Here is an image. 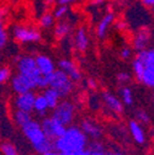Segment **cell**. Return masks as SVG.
<instances>
[{
  "label": "cell",
  "instance_id": "6da1fadb",
  "mask_svg": "<svg viewBox=\"0 0 154 155\" xmlns=\"http://www.w3.org/2000/svg\"><path fill=\"white\" fill-rule=\"evenodd\" d=\"M89 145V138L85 133L80 129V127L69 126L63 137L54 140V150L59 151L61 154L68 153H79L86 149Z\"/></svg>",
  "mask_w": 154,
  "mask_h": 155
},
{
  "label": "cell",
  "instance_id": "7a4b0ae2",
  "mask_svg": "<svg viewBox=\"0 0 154 155\" xmlns=\"http://www.w3.org/2000/svg\"><path fill=\"white\" fill-rule=\"evenodd\" d=\"M21 132L37 154L42 155L54 149V143L46 137V134L41 128V123L38 121L31 120L27 124L21 128Z\"/></svg>",
  "mask_w": 154,
  "mask_h": 155
},
{
  "label": "cell",
  "instance_id": "3957f363",
  "mask_svg": "<svg viewBox=\"0 0 154 155\" xmlns=\"http://www.w3.org/2000/svg\"><path fill=\"white\" fill-rule=\"evenodd\" d=\"M16 71L17 74H21L31 80V83L35 85V87H38L42 75L40 73L36 64V59L35 57L31 54H25V55H20L16 59Z\"/></svg>",
  "mask_w": 154,
  "mask_h": 155
},
{
  "label": "cell",
  "instance_id": "277c9868",
  "mask_svg": "<svg viewBox=\"0 0 154 155\" xmlns=\"http://www.w3.org/2000/svg\"><path fill=\"white\" fill-rule=\"evenodd\" d=\"M74 81L62 70L57 69L49 75V87L59 94L61 99H65L74 91Z\"/></svg>",
  "mask_w": 154,
  "mask_h": 155
},
{
  "label": "cell",
  "instance_id": "5b68a950",
  "mask_svg": "<svg viewBox=\"0 0 154 155\" xmlns=\"http://www.w3.org/2000/svg\"><path fill=\"white\" fill-rule=\"evenodd\" d=\"M134 58L144 63V71L141 83L149 89H154V48L136 52Z\"/></svg>",
  "mask_w": 154,
  "mask_h": 155
},
{
  "label": "cell",
  "instance_id": "8992f818",
  "mask_svg": "<svg viewBox=\"0 0 154 155\" xmlns=\"http://www.w3.org/2000/svg\"><path fill=\"white\" fill-rule=\"evenodd\" d=\"M12 37L17 43L28 45V43H37L42 40L41 31L27 25H16L12 28Z\"/></svg>",
  "mask_w": 154,
  "mask_h": 155
},
{
  "label": "cell",
  "instance_id": "52a82bcc",
  "mask_svg": "<svg viewBox=\"0 0 154 155\" xmlns=\"http://www.w3.org/2000/svg\"><path fill=\"white\" fill-rule=\"evenodd\" d=\"M51 117L65 127L72 126L75 117V105L69 100H61L58 106L52 110Z\"/></svg>",
  "mask_w": 154,
  "mask_h": 155
},
{
  "label": "cell",
  "instance_id": "ba28073f",
  "mask_svg": "<svg viewBox=\"0 0 154 155\" xmlns=\"http://www.w3.org/2000/svg\"><path fill=\"white\" fill-rule=\"evenodd\" d=\"M40 123H41V128H42L43 133L46 134V137L49 140H52L53 143H54V140H57L58 138L63 137L65 130H67L65 126H63L58 121H55L54 118H52L51 116H49V117L42 118V121Z\"/></svg>",
  "mask_w": 154,
  "mask_h": 155
},
{
  "label": "cell",
  "instance_id": "9c48e42d",
  "mask_svg": "<svg viewBox=\"0 0 154 155\" xmlns=\"http://www.w3.org/2000/svg\"><path fill=\"white\" fill-rule=\"evenodd\" d=\"M10 86L11 90L15 92V95H21V94H26L30 91H33L36 87L35 85L31 83V80L28 78L21 75V74H15L11 76L10 79Z\"/></svg>",
  "mask_w": 154,
  "mask_h": 155
},
{
  "label": "cell",
  "instance_id": "30bf717a",
  "mask_svg": "<svg viewBox=\"0 0 154 155\" xmlns=\"http://www.w3.org/2000/svg\"><path fill=\"white\" fill-rule=\"evenodd\" d=\"M150 40H152V31L148 27H141L132 40V48L136 52L144 51L149 47Z\"/></svg>",
  "mask_w": 154,
  "mask_h": 155
},
{
  "label": "cell",
  "instance_id": "8fae6325",
  "mask_svg": "<svg viewBox=\"0 0 154 155\" xmlns=\"http://www.w3.org/2000/svg\"><path fill=\"white\" fill-rule=\"evenodd\" d=\"M57 67H58L59 70L64 71L74 83L82 80L83 74H82L79 67L76 65L73 61L67 59V58H61V59L58 61V63H57Z\"/></svg>",
  "mask_w": 154,
  "mask_h": 155
},
{
  "label": "cell",
  "instance_id": "7c38bea8",
  "mask_svg": "<svg viewBox=\"0 0 154 155\" xmlns=\"http://www.w3.org/2000/svg\"><path fill=\"white\" fill-rule=\"evenodd\" d=\"M35 99H36V94L33 91L21 94V95H16L14 99V107H15V110H20V111L32 113Z\"/></svg>",
  "mask_w": 154,
  "mask_h": 155
},
{
  "label": "cell",
  "instance_id": "4fadbf2b",
  "mask_svg": "<svg viewBox=\"0 0 154 155\" xmlns=\"http://www.w3.org/2000/svg\"><path fill=\"white\" fill-rule=\"evenodd\" d=\"M37 68L42 76H49L57 70V65L53 59L47 54H36L35 55Z\"/></svg>",
  "mask_w": 154,
  "mask_h": 155
},
{
  "label": "cell",
  "instance_id": "5bb4252c",
  "mask_svg": "<svg viewBox=\"0 0 154 155\" xmlns=\"http://www.w3.org/2000/svg\"><path fill=\"white\" fill-rule=\"evenodd\" d=\"M73 43L76 51H79L82 53L88 51L89 45H90V37H89V32L86 27L80 26L76 28V31L74 32V37H73Z\"/></svg>",
  "mask_w": 154,
  "mask_h": 155
},
{
  "label": "cell",
  "instance_id": "9a60e30c",
  "mask_svg": "<svg viewBox=\"0 0 154 155\" xmlns=\"http://www.w3.org/2000/svg\"><path fill=\"white\" fill-rule=\"evenodd\" d=\"M79 127L85 133L86 137L92 139V140H100L102 137V128L100 127V124H98L91 120H88V118L83 120L80 122Z\"/></svg>",
  "mask_w": 154,
  "mask_h": 155
},
{
  "label": "cell",
  "instance_id": "2e32d148",
  "mask_svg": "<svg viewBox=\"0 0 154 155\" xmlns=\"http://www.w3.org/2000/svg\"><path fill=\"white\" fill-rule=\"evenodd\" d=\"M115 24V14L113 12H106L98 22L95 28V33L96 37L100 38V40H104V38L107 36L110 28L112 27V25Z\"/></svg>",
  "mask_w": 154,
  "mask_h": 155
},
{
  "label": "cell",
  "instance_id": "e0dca14e",
  "mask_svg": "<svg viewBox=\"0 0 154 155\" xmlns=\"http://www.w3.org/2000/svg\"><path fill=\"white\" fill-rule=\"evenodd\" d=\"M102 101L105 104V106L113 113L116 114H121L123 113L125 106L123 102L121 101V99H119L116 95L110 92V91H104L102 92Z\"/></svg>",
  "mask_w": 154,
  "mask_h": 155
},
{
  "label": "cell",
  "instance_id": "ac0fdd59",
  "mask_svg": "<svg viewBox=\"0 0 154 155\" xmlns=\"http://www.w3.org/2000/svg\"><path fill=\"white\" fill-rule=\"evenodd\" d=\"M128 130H129V134L131 137L133 138V140L136 142L137 144H144L146 140H147V137H146V132L142 127L141 123H138L136 120H131L128 122Z\"/></svg>",
  "mask_w": 154,
  "mask_h": 155
},
{
  "label": "cell",
  "instance_id": "d6986e66",
  "mask_svg": "<svg viewBox=\"0 0 154 155\" xmlns=\"http://www.w3.org/2000/svg\"><path fill=\"white\" fill-rule=\"evenodd\" d=\"M70 32H72V22H69L67 20H61L58 22H55L53 33L57 40H63Z\"/></svg>",
  "mask_w": 154,
  "mask_h": 155
},
{
  "label": "cell",
  "instance_id": "ffe728a7",
  "mask_svg": "<svg viewBox=\"0 0 154 155\" xmlns=\"http://www.w3.org/2000/svg\"><path fill=\"white\" fill-rule=\"evenodd\" d=\"M48 104L47 100L45 99L43 94L40 95H36V99H35V105H33V111L40 116V117L45 118L47 117V112H48Z\"/></svg>",
  "mask_w": 154,
  "mask_h": 155
},
{
  "label": "cell",
  "instance_id": "44dd1931",
  "mask_svg": "<svg viewBox=\"0 0 154 155\" xmlns=\"http://www.w3.org/2000/svg\"><path fill=\"white\" fill-rule=\"evenodd\" d=\"M43 96L45 99L47 100V104H48V108L49 110H54L57 106H58V104L61 102V96L55 90L51 89V87H47L43 90Z\"/></svg>",
  "mask_w": 154,
  "mask_h": 155
},
{
  "label": "cell",
  "instance_id": "7402d4cb",
  "mask_svg": "<svg viewBox=\"0 0 154 155\" xmlns=\"http://www.w3.org/2000/svg\"><path fill=\"white\" fill-rule=\"evenodd\" d=\"M12 117H14V121H15V124L18 127V128H22L25 124H27L31 120H32V116L31 113L28 112H25V111H20V110H14V113H12Z\"/></svg>",
  "mask_w": 154,
  "mask_h": 155
},
{
  "label": "cell",
  "instance_id": "603a6c76",
  "mask_svg": "<svg viewBox=\"0 0 154 155\" xmlns=\"http://www.w3.org/2000/svg\"><path fill=\"white\" fill-rule=\"evenodd\" d=\"M38 24H40V27H41V28L48 30V28H51V27H54V25H55V18H54V16H53L52 12H45L43 15H41Z\"/></svg>",
  "mask_w": 154,
  "mask_h": 155
},
{
  "label": "cell",
  "instance_id": "cb8c5ba5",
  "mask_svg": "<svg viewBox=\"0 0 154 155\" xmlns=\"http://www.w3.org/2000/svg\"><path fill=\"white\" fill-rule=\"evenodd\" d=\"M132 69H133V74L136 80L141 83L142 80V76H143V71H144V63L137 58H134L133 62H132Z\"/></svg>",
  "mask_w": 154,
  "mask_h": 155
},
{
  "label": "cell",
  "instance_id": "d4e9b609",
  "mask_svg": "<svg viewBox=\"0 0 154 155\" xmlns=\"http://www.w3.org/2000/svg\"><path fill=\"white\" fill-rule=\"evenodd\" d=\"M120 95H121V101L127 105V106H132L133 105V92H132V89L128 87V86H123L121 87L120 90Z\"/></svg>",
  "mask_w": 154,
  "mask_h": 155
},
{
  "label": "cell",
  "instance_id": "484cf974",
  "mask_svg": "<svg viewBox=\"0 0 154 155\" xmlns=\"http://www.w3.org/2000/svg\"><path fill=\"white\" fill-rule=\"evenodd\" d=\"M55 20H65V17L68 16L69 14V6H65V5H57V8L54 9V11L52 12Z\"/></svg>",
  "mask_w": 154,
  "mask_h": 155
},
{
  "label": "cell",
  "instance_id": "4316f807",
  "mask_svg": "<svg viewBox=\"0 0 154 155\" xmlns=\"http://www.w3.org/2000/svg\"><path fill=\"white\" fill-rule=\"evenodd\" d=\"M0 151H2L3 155H20L16 147L10 142H4L0 144Z\"/></svg>",
  "mask_w": 154,
  "mask_h": 155
},
{
  "label": "cell",
  "instance_id": "83f0119b",
  "mask_svg": "<svg viewBox=\"0 0 154 155\" xmlns=\"http://www.w3.org/2000/svg\"><path fill=\"white\" fill-rule=\"evenodd\" d=\"M9 42V32L4 25V21H0V51L4 49Z\"/></svg>",
  "mask_w": 154,
  "mask_h": 155
},
{
  "label": "cell",
  "instance_id": "f1b7e54d",
  "mask_svg": "<svg viewBox=\"0 0 154 155\" xmlns=\"http://www.w3.org/2000/svg\"><path fill=\"white\" fill-rule=\"evenodd\" d=\"M11 68L8 65H3L0 67V86L4 85L5 83H8L11 79Z\"/></svg>",
  "mask_w": 154,
  "mask_h": 155
},
{
  "label": "cell",
  "instance_id": "f546056e",
  "mask_svg": "<svg viewBox=\"0 0 154 155\" xmlns=\"http://www.w3.org/2000/svg\"><path fill=\"white\" fill-rule=\"evenodd\" d=\"M134 114H136L134 117H136V121H137L138 123H141V124H149V123H150V117L148 116V113H147L146 111H143V110H137Z\"/></svg>",
  "mask_w": 154,
  "mask_h": 155
},
{
  "label": "cell",
  "instance_id": "4dcf8cb0",
  "mask_svg": "<svg viewBox=\"0 0 154 155\" xmlns=\"http://www.w3.org/2000/svg\"><path fill=\"white\" fill-rule=\"evenodd\" d=\"M131 80V75L126 71H120L116 74V81L121 85H126L127 83H129Z\"/></svg>",
  "mask_w": 154,
  "mask_h": 155
},
{
  "label": "cell",
  "instance_id": "1f68e13d",
  "mask_svg": "<svg viewBox=\"0 0 154 155\" xmlns=\"http://www.w3.org/2000/svg\"><path fill=\"white\" fill-rule=\"evenodd\" d=\"M89 149L94 153V151H104L105 150V145L101 140H92L89 144Z\"/></svg>",
  "mask_w": 154,
  "mask_h": 155
},
{
  "label": "cell",
  "instance_id": "d6a6232c",
  "mask_svg": "<svg viewBox=\"0 0 154 155\" xmlns=\"http://www.w3.org/2000/svg\"><path fill=\"white\" fill-rule=\"evenodd\" d=\"M120 57H121V59H123V61L131 59V57H132V47L123 46L121 48V51H120Z\"/></svg>",
  "mask_w": 154,
  "mask_h": 155
},
{
  "label": "cell",
  "instance_id": "836d02e7",
  "mask_svg": "<svg viewBox=\"0 0 154 155\" xmlns=\"http://www.w3.org/2000/svg\"><path fill=\"white\" fill-rule=\"evenodd\" d=\"M86 85L91 90H95L96 87H98V83H96V80L94 79V78H89V79L86 80Z\"/></svg>",
  "mask_w": 154,
  "mask_h": 155
},
{
  "label": "cell",
  "instance_id": "e575fe53",
  "mask_svg": "<svg viewBox=\"0 0 154 155\" xmlns=\"http://www.w3.org/2000/svg\"><path fill=\"white\" fill-rule=\"evenodd\" d=\"M78 2H79V0H58V2H57V4H58V5L70 6V5L75 4V3H78Z\"/></svg>",
  "mask_w": 154,
  "mask_h": 155
},
{
  "label": "cell",
  "instance_id": "d590c367",
  "mask_svg": "<svg viewBox=\"0 0 154 155\" xmlns=\"http://www.w3.org/2000/svg\"><path fill=\"white\" fill-rule=\"evenodd\" d=\"M141 2L146 8H149V9L154 8V0H141Z\"/></svg>",
  "mask_w": 154,
  "mask_h": 155
},
{
  "label": "cell",
  "instance_id": "8d00e7d4",
  "mask_svg": "<svg viewBox=\"0 0 154 155\" xmlns=\"http://www.w3.org/2000/svg\"><path fill=\"white\" fill-rule=\"evenodd\" d=\"M6 17V10L5 8H0V21H4Z\"/></svg>",
  "mask_w": 154,
  "mask_h": 155
},
{
  "label": "cell",
  "instance_id": "74e56055",
  "mask_svg": "<svg viewBox=\"0 0 154 155\" xmlns=\"http://www.w3.org/2000/svg\"><path fill=\"white\" fill-rule=\"evenodd\" d=\"M116 26H117V28H119V30H123V28H126V27H127V24H126L125 21H119V22L116 24Z\"/></svg>",
  "mask_w": 154,
  "mask_h": 155
},
{
  "label": "cell",
  "instance_id": "f35d334b",
  "mask_svg": "<svg viewBox=\"0 0 154 155\" xmlns=\"http://www.w3.org/2000/svg\"><path fill=\"white\" fill-rule=\"evenodd\" d=\"M42 155H63V154H61L59 151H57V150H51V151H47V153H45V154H42Z\"/></svg>",
  "mask_w": 154,
  "mask_h": 155
},
{
  "label": "cell",
  "instance_id": "ab89813d",
  "mask_svg": "<svg viewBox=\"0 0 154 155\" xmlns=\"http://www.w3.org/2000/svg\"><path fill=\"white\" fill-rule=\"evenodd\" d=\"M79 155H91V150H90L89 148H86V149L82 150V151L79 153Z\"/></svg>",
  "mask_w": 154,
  "mask_h": 155
},
{
  "label": "cell",
  "instance_id": "60d3db41",
  "mask_svg": "<svg viewBox=\"0 0 154 155\" xmlns=\"http://www.w3.org/2000/svg\"><path fill=\"white\" fill-rule=\"evenodd\" d=\"M109 155H126V154L119 150H115V151H109Z\"/></svg>",
  "mask_w": 154,
  "mask_h": 155
},
{
  "label": "cell",
  "instance_id": "b9f144b4",
  "mask_svg": "<svg viewBox=\"0 0 154 155\" xmlns=\"http://www.w3.org/2000/svg\"><path fill=\"white\" fill-rule=\"evenodd\" d=\"M91 155H109V153H106L105 150L104 151H91Z\"/></svg>",
  "mask_w": 154,
  "mask_h": 155
},
{
  "label": "cell",
  "instance_id": "7bdbcfd3",
  "mask_svg": "<svg viewBox=\"0 0 154 155\" xmlns=\"http://www.w3.org/2000/svg\"><path fill=\"white\" fill-rule=\"evenodd\" d=\"M79 153H68V154H63V155H79Z\"/></svg>",
  "mask_w": 154,
  "mask_h": 155
},
{
  "label": "cell",
  "instance_id": "ee69618b",
  "mask_svg": "<svg viewBox=\"0 0 154 155\" xmlns=\"http://www.w3.org/2000/svg\"><path fill=\"white\" fill-rule=\"evenodd\" d=\"M152 10H153V14H154V8H153V9H152Z\"/></svg>",
  "mask_w": 154,
  "mask_h": 155
},
{
  "label": "cell",
  "instance_id": "f6af8a7d",
  "mask_svg": "<svg viewBox=\"0 0 154 155\" xmlns=\"http://www.w3.org/2000/svg\"><path fill=\"white\" fill-rule=\"evenodd\" d=\"M153 101H154V95H153Z\"/></svg>",
  "mask_w": 154,
  "mask_h": 155
}]
</instances>
